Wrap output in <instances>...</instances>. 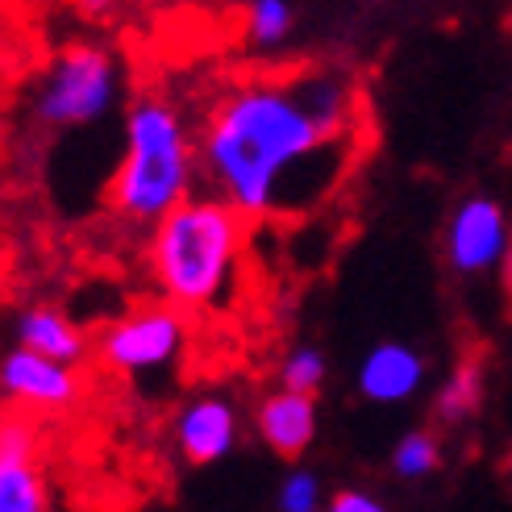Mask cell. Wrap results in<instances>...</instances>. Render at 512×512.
I'll return each mask as SVG.
<instances>
[{
	"instance_id": "cell-13",
	"label": "cell",
	"mask_w": 512,
	"mask_h": 512,
	"mask_svg": "<svg viewBox=\"0 0 512 512\" xmlns=\"http://www.w3.org/2000/svg\"><path fill=\"white\" fill-rule=\"evenodd\" d=\"M483 408V363L467 358L450 371V379L438 388V400H433V413H438L442 425H467Z\"/></svg>"
},
{
	"instance_id": "cell-8",
	"label": "cell",
	"mask_w": 512,
	"mask_h": 512,
	"mask_svg": "<svg viewBox=\"0 0 512 512\" xmlns=\"http://www.w3.org/2000/svg\"><path fill=\"white\" fill-rule=\"evenodd\" d=\"M512 238L508 217L492 196H467L446 221V263L458 275H479L500 267V254Z\"/></svg>"
},
{
	"instance_id": "cell-20",
	"label": "cell",
	"mask_w": 512,
	"mask_h": 512,
	"mask_svg": "<svg viewBox=\"0 0 512 512\" xmlns=\"http://www.w3.org/2000/svg\"><path fill=\"white\" fill-rule=\"evenodd\" d=\"M84 9H88V13H109L113 0H84Z\"/></svg>"
},
{
	"instance_id": "cell-15",
	"label": "cell",
	"mask_w": 512,
	"mask_h": 512,
	"mask_svg": "<svg viewBox=\"0 0 512 512\" xmlns=\"http://www.w3.org/2000/svg\"><path fill=\"white\" fill-rule=\"evenodd\" d=\"M438 467H442V442L425 429L404 433V438L396 442V450H392V471L400 479H425Z\"/></svg>"
},
{
	"instance_id": "cell-9",
	"label": "cell",
	"mask_w": 512,
	"mask_h": 512,
	"mask_svg": "<svg viewBox=\"0 0 512 512\" xmlns=\"http://www.w3.org/2000/svg\"><path fill=\"white\" fill-rule=\"evenodd\" d=\"M254 433L259 442L284 458V463H296V458L309 454V446L317 442V396L309 392H292L279 383L275 392H267L254 408Z\"/></svg>"
},
{
	"instance_id": "cell-17",
	"label": "cell",
	"mask_w": 512,
	"mask_h": 512,
	"mask_svg": "<svg viewBox=\"0 0 512 512\" xmlns=\"http://www.w3.org/2000/svg\"><path fill=\"white\" fill-rule=\"evenodd\" d=\"M321 479L313 471H288L284 479H279V492H275V508L279 512H317L321 508Z\"/></svg>"
},
{
	"instance_id": "cell-16",
	"label": "cell",
	"mask_w": 512,
	"mask_h": 512,
	"mask_svg": "<svg viewBox=\"0 0 512 512\" xmlns=\"http://www.w3.org/2000/svg\"><path fill=\"white\" fill-rule=\"evenodd\" d=\"M325 375H329V363H325V354L317 346H296V350L284 354V363H279V383L292 388V392L317 396Z\"/></svg>"
},
{
	"instance_id": "cell-5",
	"label": "cell",
	"mask_w": 512,
	"mask_h": 512,
	"mask_svg": "<svg viewBox=\"0 0 512 512\" xmlns=\"http://www.w3.org/2000/svg\"><path fill=\"white\" fill-rule=\"evenodd\" d=\"M188 334H192V313H184L179 304L155 296L146 304L125 309L117 321H109L105 329H100L96 358L109 375L142 379V375L167 371L175 358L184 354Z\"/></svg>"
},
{
	"instance_id": "cell-4",
	"label": "cell",
	"mask_w": 512,
	"mask_h": 512,
	"mask_svg": "<svg viewBox=\"0 0 512 512\" xmlns=\"http://www.w3.org/2000/svg\"><path fill=\"white\" fill-rule=\"evenodd\" d=\"M121 96V63L100 42H67L46 63L30 96V117L42 130H88L105 121Z\"/></svg>"
},
{
	"instance_id": "cell-3",
	"label": "cell",
	"mask_w": 512,
	"mask_h": 512,
	"mask_svg": "<svg viewBox=\"0 0 512 512\" xmlns=\"http://www.w3.org/2000/svg\"><path fill=\"white\" fill-rule=\"evenodd\" d=\"M200 184L196 130L171 96L142 92L125 109V146L105 184V209L130 229H150Z\"/></svg>"
},
{
	"instance_id": "cell-6",
	"label": "cell",
	"mask_w": 512,
	"mask_h": 512,
	"mask_svg": "<svg viewBox=\"0 0 512 512\" xmlns=\"http://www.w3.org/2000/svg\"><path fill=\"white\" fill-rule=\"evenodd\" d=\"M84 371L75 363H59L50 354L13 342L0 354V396L38 417H63L84 404Z\"/></svg>"
},
{
	"instance_id": "cell-7",
	"label": "cell",
	"mask_w": 512,
	"mask_h": 512,
	"mask_svg": "<svg viewBox=\"0 0 512 512\" xmlns=\"http://www.w3.org/2000/svg\"><path fill=\"white\" fill-rule=\"evenodd\" d=\"M238 433H242L238 404L221 392L192 396L171 421L175 454L184 458L188 467H213L221 458H229L238 446Z\"/></svg>"
},
{
	"instance_id": "cell-10",
	"label": "cell",
	"mask_w": 512,
	"mask_h": 512,
	"mask_svg": "<svg viewBox=\"0 0 512 512\" xmlns=\"http://www.w3.org/2000/svg\"><path fill=\"white\" fill-rule=\"evenodd\" d=\"M354 383L371 404H404L425 383V354L404 342H379L363 354Z\"/></svg>"
},
{
	"instance_id": "cell-12",
	"label": "cell",
	"mask_w": 512,
	"mask_h": 512,
	"mask_svg": "<svg viewBox=\"0 0 512 512\" xmlns=\"http://www.w3.org/2000/svg\"><path fill=\"white\" fill-rule=\"evenodd\" d=\"M55 504L42 458L0 454V512H46Z\"/></svg>"
},
{
	"instance_id": "cell-1",
	"label": "cell",
	"mask_w": 512,
	"mask_h": 512,
	"mask_svg": "<svg viewBox=\"0 0 512 512\" xmlns=\"http://www.w3.org/2000/svg\"><path fill=\"white\" fill-rule=\"evenodd\" d=\"M346 71L300 67L221 88L196 130L200 184L250 217H300L342 184L358 146Z\"/></svg>"
},
{
	"instance_id": "cell-11",
	"label": "cell",
	"mask_w": 512,
	"mask_h": 512,
	"mask_svg": "<svg viewBox=\"0 0 512 512\" xmlns=\"http://www.w3.org/2000/svg\"><path fill=\"white\" fill-rule=\"evenodd\" d=\"M13 342L59 358V363H75V367H84L88 354H92L88 329L75 325L63 309H55V304H30V309H21L13 321Z\"/></svg>"
},
{
	"instance_id": "cell-14",
	"label": "cell",
	"mask_w": 512,
	"mask_h": 512,
	"mask_svg": "<svg viewBox=\"0 0 512 512\" xmlns=\"http://www.w3.org/2000/svg\"><path fill=\"white\" fill-rule=\"evenodd\" d=\"M296 30L292 0H246V38L259 50L284 46Z\"/></svg>"
},
{
	"instance_id": "cell-19",
	"label": "cell",
	"mask_w": 512,
	"mask_h": 512,
	"mask_svg": "<svg viewBox=\"0 0 512 512\" xmlns=\"http://www.w3.org/2000/svg\"><path fill=\"white\" fill-rule=\"evenodd\" d=\"M500 284H504V292H508V300H512V238H508V246H504V254H500Z\"/></svg>"
},
{
	"instance_id": "cell-18",
	"label": "cell",
	"mask_w": 512,
	"mask_h": 512,
	"mask_svg": "<svg viewBox=\"0 0 512 512\" xmlns=\"http://www.w3.org/2000/svg\"><path fill=\"white\" fill-rule=\"evenodd\" d=\"M329 508L334 512H379L383 504L371 496V492H358V488H346V492H338L334 500H329Z\"/></svg>"
},
{
	"instance_id": "cell-2",
	"label": "cell",
	"mask_w": 512,
	"mask_h": 512,
	"mask_svg": "<svg viewBox=\"0 0 512 512\" xmlns=\"http://www.w3.org/2000/svg\"><path fill=\"white\" fill-rule=\"evenodd\" d=\"M250 217L217 192H192L146 234V279L155 296L184 313H209L225 304L250 242Z\"/></svg>"
}]
</instances>
